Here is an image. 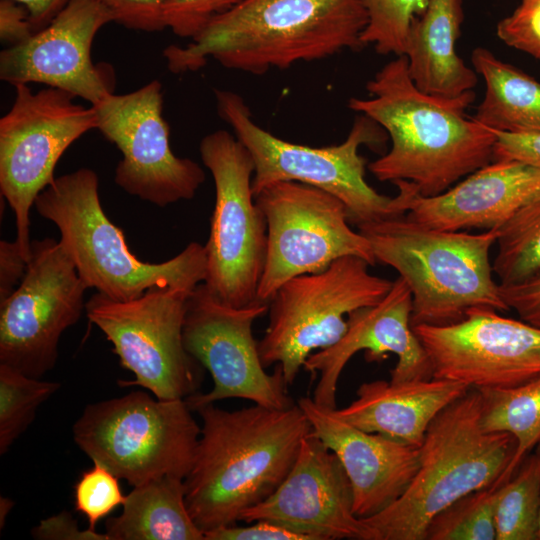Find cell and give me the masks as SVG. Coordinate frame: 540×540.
I'll return each mask as SVG.
<instances>
[{
	"instance_id": "10",
	"label": "cell",
	"mask_w": 540,
	"mask_h": 540,
	"mask_svg": "<svg viewBox=\"0 0 540 540\" xmlns=\"http://www.w3.org/2000/svg\"><path fill=\"white\" fill-rule=\"evenodd\" d=\"M200 155L216 194L203 284L231 307L261 303L257 292L266 262L267 223L252 190V157L226 130L207 134L200 142Z\"/></svg>"
},
{
	"instance_id": "44",
	"label": "cell",
	"mask_w": 540,
	"mask_h": 540,
	"mask_svg": "<svg viewBox=\"0 0 540 540\" xmlns=\"http://www.w3.org/2000/svg\"><path fill=\"white\" fill-rule=\"evenodd\" d=\"M535 453L540 458V442L535 447ZM538 540H540V519H539V529H538Z\"/></svg>"
},
{
	"instance_id": "38",
	"label": "cell",
	"mask_w": 540,
	"mask_h": 540,
	"mask_svg": "<svg viewBox=\"0 0 540 540\" xmlns=\"http://www.w3.org/2000/svg\"><path fill=\"white\" fill-rule=\"evenodd\" d=\"M500 294L509 310L521 320L540 328V272L513 284H499Z\"/></svg>"
},
{
	"instance_id": "23",
	"label": "cell",
	"mask_w": 540,
	"mask_h": 540,
	"mask_svg": "<svg viewBox=\"0 0 540 540\" xmlns=\"http://www.w3.org/2000/svg\"><path fill=\"white\" fill-rule=\"evenodd\" d=\"M469 389L464 383L435 377L405 382L375 380L362 383L356 399L333 412L366 432L421 447L435 417Z\"/></svg>"
},
{
	"instance_id": "34",
	"label": "cell",
	"mask_w": 540,
	"mask_h": 540,
	"mask_svg": "<svg viewBox=\"0 0 540 540\" xmlns=\"http://www.w3.org/2000/svg\"><path fill=\"white\" fill-rule=\"evenodd\" d=\"M242 0H167L164 8L166 28L181 38L196 37L210 21Z\"/></svg>"
},
{
	"instance_id": "25",
	"label": "cell",
	"mask_w": 540,
	"mask_h": 540,
	"mask_svg": "<svg viewBox=\"0 0 540 540\" xmlns=\"http://www.w3.org/2000/svg\"><path fill=\"white\" fill-rule=\"evenodd\" d=\"M184 479L166 476L134 486L122 512L106 520L109 540H205L185 500Z\"/></svg>"
},
{
	"instance_id": "6",
	"label": "cell",
	"mask_w": 540,
	"mask_h": 540,
	"mask_svg": "<svg viewBox=\"0 0 540 540\" xmlns=\"http://www.w3.org/2000/svg\"><path fill=\"white\" fill-rule=\"evenodd\" d=\"M98 189L97 174L80 168L55 178L34 203L39 215L57 226L59 243L88 288L128 301L154 286L195 289L204 282L205 245L191 242L161 263L139 260L104 212Z\"/></svg>"
},
{
	"instance_id": "17",
	"label": "cell",
	"mask_w": 540,
	"mask_h": 540,
	"mask_svg": "<svg viewBox=\"0 0 540 540\" xmlns=\"http://www.w3.org/2000/svg\"><path fill=\"white\" fill-rule=\"evenodd\" d=\"M433 377L470 388H509L540 376V328L493 309H472L461 321L413 327Z\"/></svg>"
},
{
	"instance_id": "3",
	"label": "cell",
	"mask_w": 540,
	"mask_h": 540,
	"mask_svg": "<svg viewBox=\"0 0 540 540\" xmlns=\"http://www.w3.org/2000/svg\"><path fill=\"white\" fill-rule=\"evenodd\" d=\"M366 25L360 0H242L163 56L173 73L197 71L212 57L225 68L262 75L359 50Z\"/></svg>"
},
{
	"instance_id": "19",
	"label": "cell",
	"mask_w": 540,
	"mask_h": 540,
	"mask_svg": "<svg viewBox=\"0 0 540 540\" xmlns=\"http://www.w3.org/2000/svg\"><path fill=\"white\" fill-rule=\"evenodd\" d=\"M267 520L312 540H377L373 529L353 512L348 476L338 457L311 431L277 489L240 517Z\"/></svg>"
},
{
	"instance_id": "16",
	"label": "cell",
	"mask_w": 540,
	"mask_h": 540,
	"mask_svg": "<svg viewBox=\"0 0 540 540\" xmlns=\"http://www.w3.org/2000/svg\"><path fill=\"white\" fill-rule=\"evenodd\" d=\"M93 106L97 130L122 153L116 185L159 207L195 196L205 173L192 159L173 153L158 80L126 94H108Z\"/></svg>"
},
{
	"instance_id": "21",
	"label": "cell",
	"mask_w": 540,
	"mask_h": 540,
	"mask_svg": "<svg viewBox=\"0 0 540 540\" xmlns=\"http://www.w3.org/2000/svg\"><path fill=\"white\" fill-rule=\"evenodd\" d=\"M297 404L312 431L340 460L351 484L357 517L374 516L405 493L420 466V447L361 430L313 398L302 397Z\"/></svg>"
},
{
	"instance_id": "41",
	"label": "cell",
	"mask_w": 540,
	"mask_h": 540,
	"mask_svg": "<svg viewBox=\"0 0 540 540\" xmlns=\"http://www.w3.org/2000/svg\"><path fill=\"white\" fill-rule=\"evenodd\" d=\"M34 32L25 6L13 0L0 1V39L3 43L14 46L27 40Z\"/></svg>"
},
{
	"instance_id": "9",
	"label": "cell",
	"mask_w": 540,
	"mask_h": 540,
	"mask_svg": "<svg viewBox=\"0 0 540 540\" xmlns=\"http://www.w3.org/2000/svg\"><path fill=\"white\" fill-rule=\"evenodd\" d=\"M365 259L345 256L326 269L284 282L268 303L269 324L258 342L265 368L279 364L292 385L306 359L335 344L353 311L377 304L393 281L373 275Z\"/></svg>"
},
{
	"instance_id": "1",
	"label": "cell",
	"mask_w": 540,
	"mask_h": 540,
	"mask_svg": "<svg viewBox=\"0 0 540 540\" xmlns=\"http://www.w3.org/2000/svg\"><path fill=\"white\" fill-rule=\"evenodd\" d=\"M369 98L348 106L387 132L390 150L368 165L379 181L412 182L420 195H438L493 161L495 132L466 109L475 92L445 99L421 91L404 55L386 63L366 84Z\"/></svg>"
},
{
	"instance_id": "5",
	"label": "cell",
	"mask_w": 540,
	"mask_h": 540,
	"mask_svg": "<svg viewBox=\"0 0 540 540\" xmlns=\"http://www.w3.org/2000/svg\"><path fill=\"white\" fill-rule=\"evenodd\" d=\"M480 411V392L470 388L431 422L408 489L389 507L363 519L377 540H425L430 521L440 511L498 482L517 442L509 433L485 432Z\"/></svg>"
},
{
	"instance_id": "8",
	"label": "cell",
	"mask_w": 540,
	"mask_h": 540,
	"mask_svg": "<svg viewBox=\"0 0 540 540\" xmlns=\"http://www.w3.org/2000/svg\"><path fill=\"white\" fill-rule=\"evenodd\" d=\"M200 433L185 399L143 391L89 404L73 426L79 449L133 487L166 476L185 479Z\"/></svg>"
},
{
	"instance_id": "13",
	"label": "cell",
	"mask_w": 540,
	"mask_h": 540,
	"mask_svg": "<svg viewBox=\"0 0 540 540\" xmlns=\"http://www.w3.org/2000/svg\"><path fill=\"white\" fill-rule=\"evenodd\" d=\"M267 223V254L257 300L268 304L287 280L320 272L345 256L376 259L368 239L349 226L348 210L334 195L295 181L264 187L255 196Z\"/></svg>"
},
{
	"instance_id": "22",
	"label": "cell",
	"mask_w": 540,
	"mask_h": 540,
	"mask_svg": "<svg viewBox=\"0 0 540 540\" xmlns=\"http://www.w3.org/2000/svg\"><path fill=\"white\" fill-rule=\"evenodd\" d=\"M539 190L540 168L493 160L438 195L417 192L406 217L439 230H499Z\"/></svg>"
},
{
	"instance_id": "42",
	"label": "cell",
	"mask_w": 540,
	"mask_h": 540,
	"mask_svg": "<svg viewBox=\"0 0 540 540\" xmlns=\"http://www.w3.org/2000/svg\"><path fill=\"white\" fill-rule=\"evenodd\" d=\"M27 269L17 241H0V303L6 300L18 287Z\"/></svg>"
},
{
	"instance_id": "4",
	"label": "cell",
	"mask_w": 540,
	"mask_h": 540,
	"mask_svg": "<svg viewBox=\"0 0 540 540\" xmlns=\"http://www.w3.org/2000/svg\"><path fill=\"white\" fill-rule=\"evenodd\" d=\"M358 229L370 242L376 262L395 269L410 288L412 327L454 324L477 308L509 310L490 262L498 229L439 230L406 215Z\"/></svg>"
},
{
	"instance_id": "18",
	"label": "cell",
	"mask_w": 540,
	"mask_h": 540,
	"mask_svg": "<svg viewBox=\"0 0 540 540\" xmlns=\"http://www.w3.org/2000/svg\"><path fill=\"white\" fill-rule=\"evenodd\" d=\"M114 22L98 0H70L42 29L0 53V78L16 86L41 83L91 105L113 93L108 66L95 65L91 48L97 32Z\"/></svg>"
},
{
	"instance_id": "33",
	"label": "cell",
	"mask_w": 540,
	"mask_h": 540,
	"mask_svg": "<svg viewBox=\"0 0 540 540\" xmlns=\"http://www.w3.org/2000/svg\"><path fill=\"white\" fill-rule=\"evenodd\" d=\"M119 479L97 462L81 474L74 486L75 510L87 519L89 529L96 530L99 521L124 504Z\"/></svg>"
},
{
	"instance_id": "11",
	"label": "cell",
	"mask_w": 540,
	"mask_h": 540,
	"mask_svg": "<svg viewBox=\"0 0 540 540\" xmlns=\"http://www.w3.org/2000/svg\"><path fill=\"white\" fill-rule=\"evenodd\" d=\"M194 289L154 286L128 301L99 292L85 313L113 345L120 364L135 379L119 381L140 386L162 400L186 399L201 381V365L187 351L183 329L188 300Z\"/></svg>"
},
{
	"instance_id": "20",
	"label": "cell",
	"mask_w": 540,
	"mask_h": 540,
	"mask_svg": "<svg viewBox=\"0 0 540 540\" xmlns=\"http://www.w3.org/2000/svg\"><path fill=\"white\" fill-rule=\"evenodd\" d=\"M412 294L398 276L385 297L377 304L363 307L347 317V330L330 347L313 352L303 368L319 379L313 400L326 408H336V391L346 364L359 351H366L369 361H378L388 353L397 356L391 370L392 382L433 378L430 358L411 325Z\"/></svg>"
},
{
	"instance_id": "40",
	"label": "cell",
	"mask_w": 540,
	"mask_h": 540,
	"mask_svg": "<svg viewBox=\"0 0 540 540\" xmlns=\"http://www.w3.org/2000/svg\"><path fill=\"white\" fill-rule=\"evenodd\" d=\"M32 535L42 540H109L105 532L79 529L77 521L66 511L42 520L32 529Z\"/></svg>"
},
{
	"instance_id": "29",
	"label": "cell",
	"mask_w": 540,
	"mask_h": 540,
	"mask_svg": "<svg viewBox=\"0 0 540 540\" xmlns=\"http://www.w3.org/2000/svg\"><path fill=\"white\" fill-rule=\"evenodd\" d=\"M492 263L499 284L520 282L540 272V190L498 230Z\"/></svg>"
},
{
	"instance_id": "32",
	"label": "cell",
	"mask_w": 540,
	"mask_h": 540,
	"mask_svg": "<svg viewBox=\"0 0 540 540\" xmlns=\"http://www.w3.org/2000/svg\"><path fill=\"white\" fill-rule=\"evenodd\" d=\"M367 14L361 39L381 55L405 54L413 19L426 8L428 0H360Z\"/></svg>"
},
{
	"instance_id": "12",
	"label": "cell",
	"mask_w": 540,
	"mask_h": 540,
	"mask_svg": "<svg viewBox=\"0 0 540 540\" xmlns=\"http://www.w3.org/2000/svg\"><path fill=\"white\" fill-rule=\"evenodd\" d=\"M10 110L0 119V190L16 218V241L28 261L30 209L50 185L57 162L82 135L97 129L93 105L53 87L33 92L18 84Z\"/></svg>"
},
{
	"instance_id": "15",
	"label": "cell",
	"mask_w": 540,
	"mask_h": 540,
	"mask_svg": "<svg viewBox=\"0 0 540 540\" xmlns=\"http://www.w3.org/2000/svg\"><path fill=\"white\" fill-rule=\"evenodd\" d=\"M268 312V304L235 308L219 302L201 283L191 293L183 338L189 354L211 375L213 387L185 399L192 411L217 401L240 398L272 409L295 402L288 395L282 368L266 372L253 323Z\"/></svg>"
},
{
	"instance_id": "30",
	"label": "cell",
	"mask_w": 540,
	"mask_h": 540,
	"mask_svg": "<svg viewBox=\"0 0 540 540\" xmlns=\"http://www.w3.org/2000/svg\"><path fill=\"white\" fill-rule=\"evenodd\" d=\"M59 382L44 381L0 363V454L28 428L39 406L59 388Z\"/></svg>"
},
{
	"instance_id": "14",
	"label": "cell",
	"mask_w": 540,
	"mask_h": 540,
	"mask_svg": "<svg viewBox=\"0 0 540 540\" xmlns=\"http://www.w3.org/2000/svg\"><path fill=\"white\" fill-rule=\"evenodd\" d=\"M87 289L59 241L33 240L22 281L0 303V363L35 378L53 369L63 332L85 311Z\"/></svg>"
},
{
	"instance_id": "7",
	"label": "cell",
	"mask_w": 540,
	"mask_h": 540,
	"mask_svg": "<svg viewBox=\"0 0 540 540\" xmlns=\"http://www.w3.org/2000/svg\"><path fill=\"white\" fill-rule=\"evenodd\" d=\"M217 112L236 138L247 148L254 162V196L264 187L295 181L322 189L340 199L348 210L349 222L357 227L406 215L416 186L400 180L394 197L378 193L365 179L366 159L362 145L377 148L385 140L382 127L359 114L346 139L326 147L292 143L258 126L245 100L230 90H214Z\"/></svg>"
},
{
	"instance_id": "28",
	"label": "cell",
	"mask_w": 540,
	"mask_h": 540,
	"mask_svg": "<svg viewBox=\"0 0 540 540\" xmlns=\"http://www.w3.org/2000/svg\"><path fill=\"white\" fill-rule=\"evenodd\" d=\"M539 519L540 458L534 453L497 487L496 540H538Z\"/></svg>"
},
{
	"instance_id": "26",
	"label": "cell",
	"mask_w": 540,
	"mask_h": 540,
	"mask_svg": "<svg viewBox=\"0 0 540 540\" xmlns=\"http://www.w3.org/2000/svg\"><path fill=\"white\" fill-rule=\"evenodd\" d=\"M471 62L485 85L473 119L494 131L540 133V82L484 47L472 51Z\"/></svg>"
},
{
	"instance_id": "2",
	"label": "cell",
	"mask_w": 540,
	"mask_h": 540,
	"mask_svg": "<svg viewBox=\"0 0 540 540\" xmlns=\"http://www.w3.org/2000/svg\"><path fill=\"white\" fill-rule=\"evenodd\" d=\"M201 433L184 479L189 513L204 532L234 525L267 499L290 471L311 424L297 402L285 409L254 404L197 410Z\"/></svg>"
},
{
	"instance_id": "36",
	"label": "cell",
	"mask_w": 540,
	"mask_h": 540,
	"mask_svg": "<svg viewBox=\"0 0 540 540\" xmlns=\"http://www.w3.org/2000/svg\"><path fill=\"white\" fill-rule=\"evenodd\" d=\"M112 14L114 22L126 28L145 32L165 27L164 8L167 0H98Z\"/></svg>"
},
{
	"instance_id": "24",
	"label": "cell",
	"mask_w": 540,
	"mask_h": 540,
	"mask_svg": "<svg viewBox=\"0 0 540 540\" xmlns=\"http://www.w3.org/2000/svg\"><path fill=\"white\" fill-rule=\"evenodd\" d=\"M464 21L462 0H428L409 29L404 56L423 92L457 99L474 92L477 73L457 53Z\"/></svg>"
},
{
	"instance_id": "31",
	"label": "cell",
	"mask_w": 540,
	"mask_h": 540,
	"mask_svg": "<svg viewBox=\"0 0 540 540\" xmlns=\"http://www.w3.org/2000/svg\"><path fill=\"white\" fill-rule=\"evenodd\" d=\"M497 487L469 493L430 521L425 540H496Z\"/></svg>"
},
{
	"instance_id": "43",
	"label": "cell",
	"mask_w": 540,
	"mask_h": 540,
	"mask_svg": "<svg viewBox=\"0 0 540 540\" xmlns=\"http://www.w3.org/2000/svg\"><path fill=\"white\" fill-rule=\"evenodd\" d=\"M28 10L34 31L44 28L70 0H13Z\"/></svg>"
},
{
	"instance_id": "37",
	"label": "cell",
	"mask_w": 540,
	"mask_h": 540,
	"mask_svg": "<svg viewBox=\"0 0 540 540\" xmlns=\"http://www.w3.org/2000/svg\"><path fill=\"white\" fill-rule=\"evenodd\" d=\"M229 525L204 532L205 540H312L308 535L267 520Z\"/></svg>"
},
{
	"instance_id": "27",
	"label": "cell",
	"mask_w": 540,
	"mask_h": 540,
	"mask_svg": "<svg viewBox=\"0 0 540 540\" xmlns=\"http://www.w3.org/2000/svg\"><path fill=\"white\" fill-rule=\"evenodd\" d=\"M480 425L485 432H505L516 442L515 454L498 482L515 473L540 442V376L509 388H481Z\"/></svg>"
},
{
	"instance_id": "35",
	"label": "cell",
	"mask_w": 540,
	"mask_h": 540,
	"mask_svg": "<svg viewBox=\"0 0 540 540\" xmlns=\"http://www.w3.org/2000/svg\"><path fill=\"white\" fill-rule=\"evenodd\" d=\"M498 38L507 46L540 60V0H520L496 27Z\"/></svg>"
},
{
	"instance_id": "39",
	"label": "cell",
	"mask_w": 540,
	"mask_h": 540,
	"mask_svg": "<svg viewBox=\"0 0 540 540\" xmlns=\"http://www.w3.org/2000/svg\"><path fill=\"white\" fill-rule=\"evenodd\" d=\"M494 132L493 160H515L540 168V133Z\"/></svg>"
}]
</instances>
